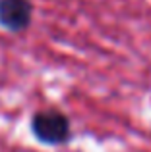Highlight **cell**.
<instances>
[{
  "instance_id": "6da1fadb",
  "label": "cell",
  "mask_w": 151,
  "mask_h": 152,
  "mask_svg": "<svg viewBox=\"0 0 151 152\" xmlns=\"http://www.w3.org/2000/svg\"><path fill=\"white\" fill-rule=\"evenodd\" d=\"M31 133L39 142L49 146H58L70 141L72 127L68 115L56 108H45L33 114L31 118Z\"/></svg>"
},
{
  "instance_id": "7a4b0ae2",
  "label": "cell",
  "mask_w": 151,
  "mask_h": 152,
  "mask_svg": "<svg viewBox=\"0 0 151 152\" xmlns=\"http://www.w3.org/2000/svg\"><path fill=\"white\" fill-rule=\"evenodd\" d=\"M33 4L29 0H0V27L19 33L31 25Z\"/></svg>"
}]
</instances>
